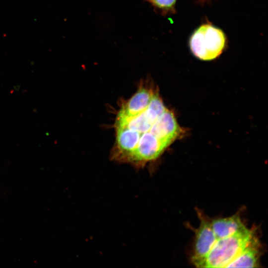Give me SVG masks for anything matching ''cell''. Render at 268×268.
Listing matches in <instances>:
<instances>
[{"label": "cell", "mask_w": 268, "mask_h": 268, "mask_svg": "<svg viewBox=\"0 0 268 268\" xmlns=\"http://www.w3.org/2000/svg\"><path fill=\"white\" fill-rule=\"evenodd\" d=\"M198 212L200 224L195 231L194 253L192 257L194 265L207 255L217 240L212 230L210 220L204 217L201 212Z\"/></svg>", "instance_id": "cell-4"}, {"label": "cell", "mask_w": 268, "mask_h": 268, "mask_svg": "<svg viewBox=\"0 0 268 268\" xmlns=\"http://www.w3.org/2000/svg\"><path fill=\"white\" fill-rule=\"evenodd\" d=\"M212 230L217 239L229 236L246 227L239 214L210 220Z\"/></svg>", "instance_id": "cell-5"}, {"label": "cell", "mask_w": 268, "mask_h": 268, "mask_svg": "<svg viewBox=\"0 0 268 268\" xmlns=\"http://www.w3.org/2000/svg\"><path fill=\"white\" fill-rule=\"evenodd\" d=\"M150 1L157 8L164 11H168L173 9L176 0H150Z\"/></svg>", "instance_id": "cell-7"}, {"label": "cell", "mask_w": 268, "mask_h": 268, "mask_svg": "<svg viewBox=\"0 0 268 268\" xmlns=\"http://www.w3.org/2000/svg\"><path fill=\"white\" fill-rule=\"evenodd\" d=\"M149 0L150 1V0Z\"/></svg>", "instance_id": "cell-8"}, {"label": "cell", "mask_w": 268, "mask_h": 268, "mask_svg": "<svg viewBox=\"0 0 268 268\" xmlns=\"http://www.w3.org/2000/svg\"><path fill=\"white\" fill-rule=\"evenodd\" d=\"M252 230L246 227L216 240L207 255L195 265L197 268H226L254 239Z\"/></svg>", "instance_id": "cell-2"}, {"label": "cell", "mask_w": 268, "mask_h": 268, "mask_svg": "<svg viewBox=\"0 0 268 268\" xmlns=\"http://www.w3.org/2000/svg\"><path fill=\"white\" fill-rule=\"evenodd\" d=\"M260 252L256 237L226 268H256L259 267Z\"/></svg>", "instance_id": "cell-6"}, {"label": "cell", "mask_w": 268, "mask_h": 268, "mask_svg": "<svg viewBox=\"0 0 268 268\" xmlns=\"http://www.w3.org/2000/svg\"><path fill=\"white\" fill-rule=\"evenodd\" d=\"M225 43V35L221 29L205 24L194 31L190 38L189 45L195 57L203 61H210L222 53Z\"/></svg>", "instance_id": "cell-3"}, {"label": "cell", "mask_w": 268, "mask_h": 268, "mask_svg": "<svg viewBox=\"0 0 268 268\" xmlns=\"http://www.w3.org/2000/svg\"><path fill=\"white\" fill-rule=\"evenodd\" d=\"M114 161L140 168L159 157L185 131L157 89L141 86L121 106L115 123Z\"/></svg>", "instance_id": "cell-1"}]
</instances>
